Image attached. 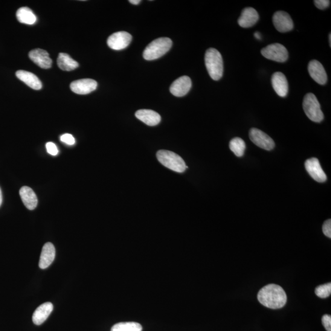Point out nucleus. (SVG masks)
I'll list each match as a JSON object with an SVG mask.
<instances>
[{
	"instance_id": "obj_1",
	"label": "nucleus",
	"mask_w": 331,
	"mask_h": 331,
	"mask_svg": "<svg viewBox=\"0 0 331 331\" xmlns=\"http://www.w3.org/2000/svg\"><path fill=\"white\" fill-rule=\"evenodd\" d=\"M258 300L264 306L278 309L285 306L287 296L281 287L276 284H269L258 292Z\"/></svg>"
},
{
	"instance_id": "obj_2",
	"label": "nucleus",
	"mask_w": 331,
	"mask_h": 331,
	"mask_svg": "<svg viewBox=\"0 0 331 331\" xmlns=\"http://www.w3.org/2000/svg\"><path fill=\"white\" fill-rule=\"evenodd\" d=\"M205 64L212 79L219 80L223 76V61L220 52L214 48L209 49L205 54Z\"/></svg>"
},
{
	"instance_id": "obj_3",
	"label": "nucleus",
	"mask_w": 331,
	"mask_h": 331,
	"mask_svg": "<svg viewBox=\"0 0 331 331\" xmlns=\"http://www.w3.org/2000/svg\"><path fill=\"white\" fill-rule=\"evenodd\" d=\"M172 46V40L168 37H159L154 40L145 49L144 59L148 61L158 59L167 54Z\"/></svg>"
},
{
	"instance_id": "obj_4",
	"label": "nucleus",
	"mask_w": 331,
	"mask_h": 331,
	"mask_svg": "<svg viewBox=\"0 0 331 331\" xmlns=\"http://www.w3.org/2000/svg\"><path fill=\"white\" fill-rule=\"evenodd\" d=\"M156 157L161 164L175 172H185L188 167L181 156L169 150H161L156 153Z\"/></svg>"
},
{
	"instance_id": "obj_5",
	"label": "nucleus",
	"mask_w": 331,
	"mask_h": 331,
	"mask_svg": "<svg viewBox=\"0 0 331 331\" xmlns=\"http://www.w3.org/2000/svg\"><path fill=\"white\" fill-rule=\"evenodd\" d=\"M303 106L304 112L310 120L316 123H320L323 120V113L314 94L309 93L305 96Z\"/></svg>"
},
{
	"instance_id": "obj_6",
	"label": "nucleus",
	"mask_w": 331,
	"mask_h": 331,
	"mask_svg": "<svg viewBox=\"0 0 331 331\" xmlns=\"http://www.w3.org/2000/svg\"><path fill=\"white\" fill-rule=\"evenodd\" d=\"M261 54L266 59L274 62L283 63L288 59V52L284 46L279 43L272 44L263 48Z\"/></svg>"
},
{
	"instance_id": "obj_7",
	"label": "nucleus",
	"mask_w": 331,
	"mask_h": 331,
	"mask_svg": "<svg viewBox=\"0 0 331 331\" xmlns=\"http://www.w3.org/2000/svg\"><path fill=\"white\" fill-rule=\"evenodd\" d=\"M249 138L258 147L266 150H271L275 147V142L266 133L257 129L250 130Z\"/></svg>"
},
{
	"instance_id": "obj_8",
	"label": "nucleus",
	"mask_w": 331,
	"mask_h": 331,
	"mask_svg": "<svg viewBox=\"0 0 331 331\" xmlns=\"http://www.w3.org/2000/svg\"><path fill=\"white\" fill-rule=\"evenodd\" d=\"M132 36L126 31H118L113 33L107 39V43L110 49L120 51L126 49L132 42Z\"/></svg>"
},
{
	"instance_id": "obj_9",
	"label": "nucleus",
	"mask_w": 331,
	"mask_h": 331,
	"mask_svg": "<svg viewBox=\"0 0 331 331\" xmlns=\"http://www.w3.org/2000/svg\"><path fill=\"white\" fill-rule=\"evenodd\" d=\"M273 24L277 30L281 33L292 31L294 24L291 17L284 11H277L274 13L272 18Z\"/></svg>"
},
{
	"instance_id": "obj_10",
	"label": "nucleus",
	"mask_w": 331,
	"mask_h": 331,
	"mask_svg": "<svg viewBox=\"0 0 331 331\" xmlns=\"http://www.w3.org/2000/svg\"><path fill=\"white\" fill-rule=\"evenodd\" d=\"M305 167H306L308 173L315 181L319 183L326 181L327 176L322 169L317 158H312L307 159L305 162Z\"/></svg>"
},
{
	"instance_id": "obj_11",
	"label": "nucleus",
	"mask_w": 331,
	"mask_h": 331,
	"mask_svg": "<svg viewBox=\"0 0 331 331\" xmlns=\"http://www.w3.org/2000/svg\"><path fill=\"white\" fill-rule=\"evenodd\" d=\"M192 82L190 78L184 75L174 81L170 87V92L177 97H182L190 91Z\"/></svg>"
},
{
	"instance_id": "obj_12",
	"label": "nucleus",
	"mask_w": 331,
	"mask_h": 331,
	"mask_svg": "<svg viewBox=\"0 0 331 331\" xmlns=\"http://www.w3.org/2000/svg\"><path fill=\"white\" fill-rule=\"evenodd\" d=\"M97 81L91 79H83L74 80L70 84V89L75 94L87 95L97 89Z\"/></svg>"
},
{
	"instance_id": "obj_13",
	"label": "nucleus",
	"mask_w": 331,
	"mask_h": 331,
	"mask_svg": "<svg viewBox=\"0 0 331 331\" xmlns=\"http://www.w3.org/2000/svg\"><path fill=\"white\" fill-rule=\"evenodd\" d=\"M310 76L313 80L320 85H324L327 80L326 71L322 64L317 60L310 61L308 66Z\"/></svg>"
},
{
	"instance_id": "obj_14",
	"label": "nucleus",
	"mask_w": 331,
	"mask_h": 331,
	"mask_svg": "<svg viewBox=\"0 0 331 331\" xmlns=\"http://www.w3.org/2000/svg\"><path fill=\"white\" fill-rule=\"evenodd\" d=\"M29 57L32 61L40 68L43 69L51 68L52 65V60L49 57L48 52L43 49H36L32 50L29 53Z\"/></svg>"
},
{
	"instance_id": "obj_15",
	"label": "nucleus",
	"mask_w": 331,
	"mask_h": 331,
	"mask_svg": "<svg viewBox=\"0 0 331 331\" xmlns=\"http://www.w3.org/2000/svg\"><path fill=\"white\" fill-rule=\"evenodd\" d=\"M272 85L275 92L280 97H285L288 93V83L282 72H276L272 75Z\"/></svg>"
},
{
	"instance_id": "obj_16",
	"label": "nucleus",
	"mask_w": 331,
	"mask_h": 331,
	"mask_svg": "<svg viewBox=\"0 0 331 331\" xmlns=\"http://www.w3.org/2000/svg\"><path fill=\"white\" fill-rule=\"evenodd\" d=\"M259 20V14L253 8L243 9L238 19V24L242 28H250L257 24Z\"/></svg>"
},
{
	"instance_id": "obj_17",
	"label": "nucleus",
	"mask_w": 331,
	"mask_h": 331,
	"mask_svg": "<svg viewBox=\"0 0 331 331\" xmlns=\"http://www.w3.org/2000/svg\"><path fill=\"white\" fill-rule=\"evenodd\" d=\"M136 117L148 126H156L160 123L161 118L158 113L150 109H140L135 113Z\"/></svg>"
},
{
	"instance_id": "obj_18",
	"label": "nucleus",
	"mask_w": 331,
	"mask_h": 331,
	"mask_svg": "<svg viewBox=\"0 0 331 331\" xmlns=\"http://www.w3.org/2000/svg\"><path fill=\"white\" fill-rule=\"evenodd\" d=\"M55 257V249L51 242L45 243L40 254L39 266L40 269L48 268L53 263Z\"/></svg>"
},
{
	"instance_id": "obj_19",
	"label": "nucleus",
	"mask_w": 331,
	"mask_h": 331,
	"mask_svg": "<svg viewBox=\"0 0 331 331\" xmlns=\"http://www.w3.org/2000/svg\"><path fill=\"white\" fill-rule=\"evenodd\" d=\"M16 74L19 79L24 82L26 85L30 87V88L36 90V91H39V90L42 89V82H40L39 78L32 72L19 70L16 72Z\"/></svg>"
},
{
	"instance_id": "obj_20",
	"label": "nucleus",
	"mask_w": 331,
	"mask_h": 331,
	"mask_svg": "<svg viewBox=\"0 0 331 331\" xmlns=\"http://www.w3.org/2000/svg\"><path fill=\"white\" fill-rule=\"evenodd\" d=\"M53 304L51 303H46L40 305L33 313L32 317L33 323L36 325L42 324L48 318L53 311Z\"/></svg>"
},
{
	"instance_id": "obj_21",
	"label": "nucleus",
	"mask_w": 331,
	"mask_h": 331,
	"mask_svg": "<svg viewBox=\"0 0 331 331\" xmlns=\"http://www.w3.org/2000/svg\"><path fill=\"white\" fill-rule=\"evenodd\" d=\"M19 193L22 202L29 210H34L37 207V196L31 188L25 186L20 188Z\"/></svg>"
},
{
	"instance_id": "obj_22",
	"label": "nucleus",
	"mask_w": 331,
	"mask_h": 331,
	"mask_svg": "<svg viewBox=\"0 0 331 331\" xmlns=\"http://www.w3.org/2000/svg\"><path fill=\"white\" fill-rule=\"evenodd\" d=\"M57 64L61 69L65 71H71L79 67V63L65 53L59 54Z\"/></svg>"
},
{
	"instance_id": "obj_23",
	"label": "nucleus",
	"mask_w": 331,
	"mask_h": 331,
	"mask_svg": "<svg viewBox=\"0 0 331 331\" xmlns=\"http://www.w3.org/2000/svg\"><path fill=\"white\" fill-rule=\"evenodd\" d=\"M16 16L17 20L20 23L27 25H33L35 24L37 20L35 14L27 7L19 8L17 11Z\"/></svg>"
},
{
	"instance_id": "obj_24",
	"label": "nucleus",
	"mask_w": 331,
	"mask_h": 331,
	"mask_svg": "<svg viewBox=\"0 0 331 331\" xmlns=\"http://www.w3.org/2000/svg\"><path fill=\"white\" fill-rule=\"evenodd\" d=\"M229 149L235 155L241 157L244 155L246 149L245 142L240 138H235L229 142Z\"/></svg>"
},
{
	"instance_id": "obj_25",
	"label": "nucleus",
	"mask_w": 331,
	"mask_h": 331,
	"mask_svg": "<svg viewBox=\"0 0 331 331\" xmlns=\"http://www.w3.org/2000/svg\"><path fill=\"white\" fill-rule=\"evenodd\" d=\"M141 325L136 322H122L114 325L110 331H142Z\"/></svg>"
},
{
	"instance_id": "obj_26",
	"label": "nucleus",
	"mask_w": 331,
	"mask_h": 331,
	"mask_svg": "<svg viewBox=\"0 0 331 331\" xmlns=\"http://www.w3.org/2000/svg\"><path fill=\"white\" fill-rule=\"evenodd\" d=\"M315 292L319 298L325 299L329 297L331 293V283H327L316 287Z\"/></svg>"
},
{
	"instance_id": "obj_27",
	"label": "nucleus",
	"mask_w": 331,
	"mask_h": 331,
	"mask_svg": "<svg viewBox=\"0 0 331 331\" xmlns=\"http://www.w3.org/2000/svg\"><path fill=\"white\" fill-rule=\"evenodd\" d=\"M60 140L64 142V143L69 145V146H72V145H74L75 142L73 136L70 134H68V133L61 136Z\"/></svg>"
},
{
	"instance_id": "obj_28",
	"label": "nucleus",
	"mask_w": 331,
	"mask_h": 331,
	"mask_svg": "<svg viewBox=\"0 0 331 331\" xmlns=\"http://www.w3.org/2000/svg\"><path fill=\"white\" fill-rule=\"evenodd\" d=\"M46 147L48 152L50 154V155L55 156L59 153V150H58L56 145L53 143V142H48L46 145Z\"/></svg>"
},
{
	"instance_id": "obj_29",
	"label": "nucleus",
	"mask_w": 331,
	"mask_h": 331,
	"mask_svg": "<svg viewBox=\"0 0 331 331\" xmlns=\"http://www.w3.org/2000/svg\"><path fill=\"white\" fill-rule=\"evenodd\" d=\"M315 5L319 10H323L329 7L330 1L329 0H315Z\"/></svg>"
},
{
	"instance_id": "obj_30",
	"label": "nucleus",
	"mask_w": 331,
	"mask_h": 331,
	"mask_svg": "<svg viewBox=\"0 0 331 331\" xmlns=\"http://www.w3.org/2000/svg\"><path fill=\"white\" fill-rule=\"evenodd\" d=\"M323 233L325 236L327 237L331 238V220L330 219L327 220L323 223Z\"/></svg>"
},
{
	"instance_id": "obj_31",
	"label": "nucleus",
	"mask_w": 331,
	"mask_h": 331,
	"mask_svg": "<svg viewBox=\"0 0 331 331\" xmlns=\"http://www.w3.org/2000/svg\"><path fill=\"white\" fill-rule=\"evenodd\" d=\"M322 323L327 331H331V316L329 315H324L322 317Z\"/></svg>"
},
{
	"instance_id": "obj_32",
	"label": "nucleus",
	"mask_w": 331,
	"mask_h": 331,
	"mask_svg": "<svg viewBox=\"0 0 331 331\" xmlns=\"http://www.w3.org/2000/svg\"><path fill=\"white\" fill-rule=\"evenodd\" d=\"M129 2L130 3V4L136 5H139V4H140L141 0H130V1H129Z\"/></svg>"
},
{
	"instance_id": "obj_33",
	"label": "nucleus",
	"mask_w": 331,
	"mask_h": 331,
	"mask_svg": "<svg viewBox=\"0 0 331 331\" xmlns=\"http://www.w3.org/2000/svg\"><path fill=\"white\" fill-rule=\"evenodd\" d=\"M254 36L255 37H256L257 39L258 40L261 39V34L259 33V32L258 31L255 32V33H254Z\"/></svg>"
},
{
	"instance_id": "obj_34",
	"label": "nucleus",
	"mask_w": 331,
	"mask_h": 331,
	"mask_svg": "<svg viewBox=\"0 0 331 331\" xmlns=\"http://www.w3.org/2000/svg\"><path fill=\"white\" fill-rule=\"evenodd\" d=\"M3 202V196L1 188H0V206H1Z\"/></svg>"
},
{
	"instance_id": "obj_35",
	"label": "nucleus",
	"mask_w": 331,
	"mask_h": 331,
	"mask_svg": "<svg viewBox=\"0 0 331 331\" xmlns=\"http://www.w3.org/2000/svg\"><path fill=\"white\" fill-rule=\"evenodd\" d=\"M329 45H330V46H331V35H330V33L329 34Z\"/></svg>"
}]
</instances>
